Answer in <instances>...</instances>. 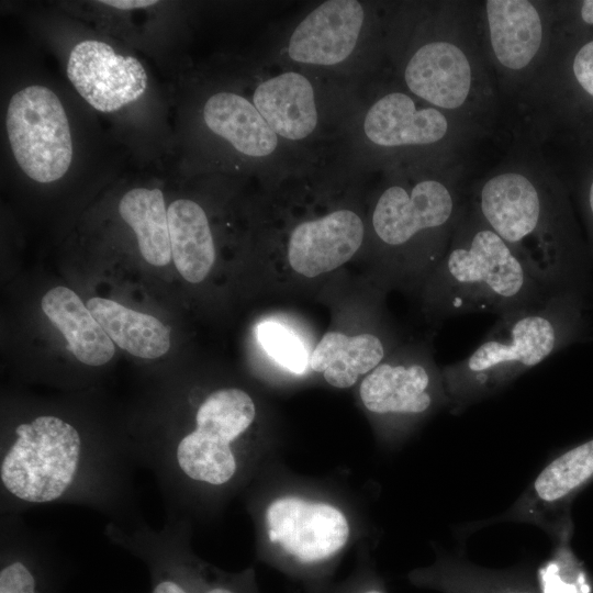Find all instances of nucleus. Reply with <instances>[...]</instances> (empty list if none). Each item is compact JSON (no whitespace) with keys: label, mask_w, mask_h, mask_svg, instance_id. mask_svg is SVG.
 <instances>
[{"label":"nucleus","mask_w":593,"mask_h":593,"mask_svg":"<svg viewBox=\"0 0 593 593\" xmlns=\"http://www.w3.org/2000/svg\"><path fill=\"white\" fill-rule=\"evenodd\" d=\"M137 468L130 430L87 425L49 409L21 414L1 435L0 515L71 504L134 523L143 517Z\"/></svg>","instance_id":"nucleus-1"},{"label":"nucleus","mask_w":593,"mask_h":593,"mask_svg":"<svg viewBox=\"0 0 593 593\" xmlns=\"http://www.w3.org/2000/svg\"><path fill=\"white\" fill-rule=\"evenodd\" d=\"M257 405L245 389L223 385L197 400L186 423L130 430L139 467L154 475L166 516L215 517L254 473Z\"/></svg>","instance_id":"nucleus-2"},{"label":"nucleus","mask_w":593,"mask_h":593,"mask_svg":"<svg viewBox=\"0 0 593 593\" xmlns=\"http://www.w3.org/2000/svg\"><path fill=\"white\" fill-rule=\"evenodd\" d=\"M471 201L542 284L591 295L586 243L560 179L508 168L489 176Z\"/></svg>","instance_id":"nucleus-3"},{"label":"nucleus","mask_w":593,"mask_h":593,"mask_svg":"<svg viewBox=\"0 0 593 593\" xmlns=\"http://www.w3.org/2000/svg\"><path fill=\"white\" fill-rule=\"evenodd\" d=\"M590 294L564 290L539 305L499 316L482 343L443 370L454 414L500 392L563 348L588 339Z\"/></svg>","instance_id":"nucleus-4"},{"label":"nucleus","mask_w":593,"mask_h":593,"mask_svg":"<svg viewBox=\"0 0 593 593\" xmlns=\"http://www.w3.org/2000/svg\"><path fill=\"white\" fill-rule=\"evenodd\" d=\"M424 287L426 307L440 318L502 316L539 305L555 293L488 225L472 201L465 204L447 251Z\"/></svg>","instance_id":"nucleus-5"},{"label":"nucleus","mask_w":593,"mask_h":593,"mask_svg":"<svg viewBox=\"0 0 593 593\" xmlns=\"http://www.w3.org/2000/svg\"><path fill=\"white\" fill-rule=\"evenodd\" d=\"M457 179L418 172L390 180L378 194L371 227L404 278L426 280L444 257L465 206Z\"/></svg>","instance_id":"nucleus-6"},{"label":"nucleus","mask_w":593,"mask_h":593,"mask_svg":"<svg viewBox=\"0 0 593 593\" xmlns=\"http://www.w3.org/2000/svg\"><path fill=\"white\" fill-rule=\"evenodd\" d=\"M260 539L259 555L303 582L309 593L327 586L353 535L349 515L334 501L283 492L248 502Z\"/></svg>","instance_id":"nucleus-7"},{"label":"nucleus","mask_w":593,"mask_h":593,"mask_svg":"<svg viewBox=\"0 0 593 593\" xmlns=\"http://www.w3.org/2000/svg\"><path fill=\"white\" fill-rule=\"evenodd\" d=\"M192 529L183 517L166 516L160 528L141 517L131 524L108 521L103 535L145 564L149 593H260L253 568L227 572L197 556Z\"/></svg>","instance_id":"nucleus-8"},{"label":"nucleus","mask_w":593,"mask_h":593,"mask_svg":"<svg viewBox=\"0 0 593 593\" xmlns=\"http://www.w3.org/2000/svg\"><path fill=\"white\" fill-rule=\"evenodd\" d=\"M5 131L13 158L27 178L52 183L68 172L74 157L70 125L51 88L29 85L12 94Z\"/></svg>","instance_id":"nucleus-9"},{"label":"nucleus","mask_w":593,"mask_h":593,"mask_svg":"<svg viewBox=\"0 0 593 593\" xmlns=\"http://www.w3.org/2000/svg\"><path fill=\"white\" fill-rule=\"evenodd\" d=\"M359 398L363 407L394 434L449 405L441 371L419 351L383 360L361 380Z\"/></svg>","instance_id":"nucleus-10"},{"label":"nucleus","mask_w":593,"mask_h":593,"mask_svg":"<svg viewBox=\"0 0 593 593\" xmlns=\"http://www.w3.org/2000/svg\"><path fill=\"white\" fill-rule=\"evenodd\" d=\"M452 133L450 115L407 90L379 94L359 121V136L379 157L403 158L446 145Z\"/></svg>","instance_id":"nucleus-11"},{"label":"nucleus","mask_w":593,"mask_h":593,"mask_svg":"<svg viewBox=\"0 0 593 593\" xmlns=\"http://www.w3.org/2000/svg\"><path fill=\"white\" fill-rule=\"evenodd\" d=\"M367 3L328 0L311 10L290 32L282 55L291 64L339 69L362 53L373 25Z\"/></svg>","instance_id":"nucleus-12"},{"label":"nucleus","mask_w":593,"mask_h":593,"mask_svg":"<svg viewBox=\"0 0 593 593\" xmlns=\"http://www.w3.org/2000/svg\"><path fill=\"white\" fill-rule=\"evenodd\" d=\"M405 89L444 111L466 110L477 96L478 68L459 40L430 35L416 41L403 60Z\"/></svg>","instance_id":"nucleus-13"},{"label":"nucleus","mask_w":593,"mask_h":593,"mask_svg":"<svg viewBox=\"0 0 593 593\" xmlns=\"http://www.w3.org/2000/svg\"><path fill=\"white\" fill-rule=\"evenodd\" d=\"M75 563L22 514L0 515V593H61Z\"/></svg>","instance_id":"nucleus-14"},{"label":"nucleus","mask_w":593,"mask_h":593,"mask_svg":"<svg viewBox=\"0 0 593 593\" xmlns=\"http://www.w3.org/2000/svg\"><path fill=\"white\" fill-rule=\"evenodd\" d=\"M593 481V437L552 459L505 514L507 519L536 524L559 540L571 534L570 505Z\"/></svg>","instance_id":"nucleus-15"},{"label":"nucleus","mask_w":593,"mask_h":593,"mask_svg":"<svg viewBox=\"0 0 593 593\" xmlns=\"http://www.w3.org/2000/svg\"><path fill=\"white\" fill-rule=\"evenodd\" d=\"M553 120L572 148L593 146V34L558 35L549 71Z\"/></svg>","instance_id":"nucleus-16"},{"label":"nucleus","mask_w":593,"mask_h":593,"mask_svg":"<svg viewBox=\"0 0 593 593\" xmlns=\"http://www.w3.org/2000/svg\"><path fill=\"white\" fill-rule=\"evenodd\" d=\"M66 72L79 96L102 113H114L136 102L148 85L147 72L136 57L93 38L71 47Z\"/></svg>","instance_id":"nucleus-17"},{"label":"nucleus","mask_w":593,"mask_h":593,"mask_svg":"<svg viewBox=\"0 0 593 593\" xmlns=\"http://www.w3.org/2000/svg\"><path fill=\"white\" fill-rule=\"evenodd\" d=\"M365 235L363 220L348 208L302 221L288 236V265L293 272L305 278L328 273L357 254Z\"/></svg>","instance_id":"nucleus-18"},{"label":"nucleus","mask_w":593,"mask_h":593,"mask_svg":"<svg viewBox=\"0 0 593 593\" xmlns=\"http://www.w3.org/2000/svg\"><path fill=\"white\" fill-rule=\"evenodd\" d=\"M250 100L282 142H306L325 123L317 83L304 72L289 69L258 81Z\"/></svg>","instance_id":"nucleus-19"},{"label":"nucleus","mask_w":593,"mask_h":593,"mask_svg":"<svg viewBox=\"0 0 593 593\" xmlns=\"http://www.w3.org/2000/svg\"><path fill=\"white\" fill-rule=\"evenodd\" d=\"M489 43L496 64L505 71L527 70L542 52L547 23L536 3L527 0L485 1Z\"/></svg>","instance_id":"nucleus-20"},{"label":"nucleus","mask_w":593,"mask_h":593,"mask_svg":"<svg viewBox=\"0 0 593 593\" xmlns=\"http://www.w3.org/2000/svg\"><path fill=\"white\" fill-rule=\"evenodd\" d=\"M202 120L211 134L249 160H269L281 148L282 141L242 93L222 90L210 94Z\"/></svg>","instance_id":"nucleus-21"},{"label":"nucleus","mask_w":593,"mask_h":593,"mask_svg":"<svg viewBox=\"0 0 593 593\" xmlns=\"http://www.w3.org/2000/svg\"><path fill=\"white\" fill-rule=\"evenodd\" d=\"M409 579L416 586L441 593H544L525 570H490L447 556L411 571Z\"/></svg>","instance_id":"nucleus-22"},{"label":"nucleus","mask_w":593,"mask_h":593,"mask_svg":"<svg viewBox=\"0 0 593 593\" xmlns=\"http://www.w3.org/2000/svg\"><path fill=\"white\" fill-rule=\"evenodd\" d=\"M41 307L63 334L67 349L78 361L99 367L113 358L114 343L74 290L54 287L43 295Z\"/></svg>","instance_id":"nucleus-23"},{"label":"nucleus","mask_w":593,"mask_h":593,"mask_svg":"<svg viewBox=\"0 0 593 593\" xmlns=\"http://www.w3.org/2000/svg\"><path fill=\"white\" fill-rule=\"evenodd\" d=\"M171 258L179 275L200 283L211 272L216 249L204 209L194 200L179 198L168 205Z\"/></svg>","instance_id":"nucleus-24"},{"label":"nucleus","mask_w":593,"mask_h":593,"mask_svg":"<svg viewBox=\"0 0 593 593\" xmlns=\"http://www.w3.org/2000/svg\"><path fill=\"white\" fill-rule=\"evenodd\" d=\"M387 355L383 339L373 333H325L310 356V368L337 389H347L378 367Z\"/></svg>","instance_id":"nucleus-25"},{"label":"nucleus","mask_w":593,"mask_h":593,"mask_svg":"<svg viewBox=\"0 0 593 593\" xmlns=\"http://www.w3.org/2000/svg\"><path fill=\"white\" fill-rule=\"evenodd\" d=\"M87 306L121 349L144 359H156L170 348V328L154 315L105 298L93 296Z\"/></svg>","instance_id":"nucleus-26"},{"label":"nucleus","mask_w":593,"mask_h":593,"mask_svg":"<svg viewBox=\"0 0 593 593\" xmlns=\"http://www.w3.org/2000/svg\"><path fill=\"white\" fill-rule=\"evenodd\" d=\"M119 213L134 232L144 260L155 267L168 265L172 258L163 191L157 187L132 188L122 195Z\"/></svg>","instance_id":"nucleus-27"},{"label":"nucleus","mask_w":593,"mask_h":593,"mask_svg":"<svg viewBox=\"0 0 593 593\" xmlns=\"http://www.w3.org/2000/svg\"><path fill=\"white\" fill-rule=\"evenodd\" d=\"M257 335L267 354L290 372L301 374L310 367L304 345L284 325L266 321L258 325Z\"/></svg>","instance_id":"nucleus-28"},{"label":"nucleus","mask_w":593,"mask_h":593,"mask_svg":"<svg viewBox=\"0 0 593 593\" xmlns=\"http://www.w3.org/2000/svg\"><path fill=\"white\" fill-rule=\"evenodd\" d=\"M572 150L575 165L567 187L574 193L581 213L593 278V146Z\"/></svg>","instance_id":"nucleus-29"},{"label":"nucleus","mask_w":593,"mask_h":593,"mask_svg":"<svg viewBox=\"0 0 593 593\" xmlns=\"http://www.w3.org/2000/svg\"><path fill=\"white\" fill-rule=\"evenodd\" d=\"M559 35L579 36L593 34V0L568 2L558 14Z\"/></svg>","instance_id":"nucleus-30"},{"label":"nucleus","mask_w":593,"mask_h":593,"mask_svg":"<svg viewBox=\"0 0 593 593\" xmlns=\"http://www.w3.org/2000/svg\"><path fill=\"white\" fill-rule=\"evenodd\" d=\"M313 593H388L382 579L369 566L359 567L347 580Z\"/></svg>","instance_id":"nucleus-31"},{"label":"nucleus","mask_w":593,"mask_h":593,"mask_svg":"<svg viewBox=\"0 0 593 593\" xmlns=\"http://www.w3.org/2000/svg\"><path fill=\"white\" fill-rule=\"evenodd\" d=\"M98 4L114 9H146L157 4V1H98Z\"/></svg>","instance_id":"nucleus-32"}]
</instances>
